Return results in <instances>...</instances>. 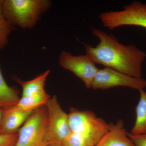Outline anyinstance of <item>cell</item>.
<instances>
[{
    "label": "cell",
    "instance_id": "obj_13",
    "mask_svg": "<svg viewBox=\"0 0 146 146\" xmlns=\"http://www.w3.org/2000/svg\"><path fill=\"white\" fill-rule=\"evenodd\" d=\"M20 99L18 90L7 85L0 68V108L4 110L13 107Z\"/></svg>",
    "mask_w": 146,
    "mask_h": 146
},
{
    "label": "cell",
    "instance_id": "obj_8",
    "mask_svg": "<svg viewBox=\"0 0 146 146\" xmlns=\"http://www.w3.org/2000/svg\"><path fill=\"white\" fill-rule=\"evenodd\" d=\"M59 63L65 70L70 71L79 78L86 88H91L94 77L99 69L88 55L74 56L70 52L62 51Z\"/></svg>",
    "mask_w": 146,
    "mask_h": 146
},
{
    "label": "cell",
    "instance_id": "obj_17",
    "mask_svg": "<svg viewBox=\"0 0 146 146\" xmlns=\"http://www.w3.org/2000/svg\"><path fill=\"white\" fill-rule=\"evenodd\" d=\"M128 136L135 146H146V133L133 134L128 132Z\"/></svg>",
    "mask_w": 146,
    "mask_h": 146
},
{
    "label": "cell",
    "instance_id": "obj_19",
    "mask_svg": "<svg viewBox=\"0 0 146 146\" xmlns=\"http://www.w3.org/2000/svg\"><path fill=\"white\" fill-rule=\"evenodd\" d=\"M3 115V109L0 108V131H1V125Z\"/></svg>",
    "mask_w": 146,
    "mask_h": 146
},
{
    "label": "cell",
    "instance_id": "obj_1",
    "mask_svg": "<svg viewBox=\"0 0 146 146\" xmlns=\"http://www.w3.org/2000/svg\"><path fill=\"white\" fill-rule=\"evenodd\" d=\"M92 34L99 39L96 47L85 45L86 54L95 64L104 65L125 74L141 78L145 52L133 44H121L113 35L92 28Z\"/></svg>",
    "mask_w": 146,
    "mask_h": 146
},
{
    "label": "cell",
    "instance_id": "obj_18",
    "mask_svg": "<svg viewBox=\"0 0 146 146\" xmlns=\"http://www.w3.org/2000/svg\"><path fill=\"white\" fill-rule=\"evenodd\" d=\"M45 146H63L62 144L54 142H50Z\"/></svg>",
    "mask_w": 146,
    "mask_h": 146
},
{
    "label": "cell",
    "instance_id": "obj_14",
    "mask_svg": "<svg viewBox=\"0 0 146 146\" xmlns=\"http://www.w3.org/2000/svg\"><path fill=\"white\" fill-rule=\"evenodd\" d=\"M140 99L136 108L135 123L130 133L133 134L146 133V92L139 91Z\"/></svg>",
    "mask_w": 146,
    "mask_h": 146
},
{
    "label": "cell",
    "instance_id": "obj_2",
    "mask_svg": "<svg viewBox=\"0 0 146 146\" xmlns=\"http://www.w3.org/2000/svg\"><path fill=\"white\" fill-rule=\"evenodd\" d=\"M50 3L47 0H2L3 12L12 26L31 28Z\"/></svg>",
    "mask_w": 146,
    "mask_h": 146
},
{
    "label": "cell",
    "instance_id": "obj_5",
    "mask_svg": "<svg viewBox=\"0 0 146 146\" xmlns=\"http://www.w3.org/2000/svg\"><path fill=\"white\" fill-rule=\"evenodd\" d=\"M105 27L113 29L122 26H136L146 29V3L134 1L119 11L102 12L99 16Z\"/></svg>",
    "mask_w": 146,
    "mask_h": 146
},
{
    "label": "cell",
    "instance_id": "obj_9",
    "mask_svg": "<svg viewBox=\"0 0 146 146\" xmlns=\"http://www.w3.org/2000/svg\"><path fill=\"white\" fill-rule=\"evenodd\" d=\"M109 124L108 131L95 146H135L128 136L122 120Z\"/></svg>",
    "mask_w": 146,
    "mask_h": 146
},
{
    "label": "cell",
    "instance_id": "obj_11",
    "mask_svg": "<svg viewBox=\"0 0 146 146\" xmlns=\"http://www.w3.org/2000/svg\"><path fill=\"white\" fill-rule=\"evenodd\" d=\"M50 72V70H48L33 79L29 81H23L16 76H13V79L22 87V96H33L45 91V82Z\"/></svg>",
    "mask_w": 146,
    "mask_h": 146
},
{
    "label": "cell",
    "instance_id": "obj_7",
    "mask_svg": "<svg viewBox=\"0 0 146 146\" xmlns=\"http://www.w3.org/2000/svg\"><path fill=\"white\" fill-rule=\"evenodd\" d=\"M127 87L140 91L146 88V80L127 75L111 68L99 69L94 77L91 89H105L112 87Z\"/></svg>",
    "mask_w": 146,
    "mask_h": 146
},
{
    "label": "cell",
    "instance_id": "obj_3",
    "mask_svg": "<svg viewBox=\"0 0 146 146\" xmlns=\"http://www.w3.org/2000/svg\"><path fill=\"white\" fill-rule=\"evenodd\" d=\"M68 114L71 132L81 136L87 146H95L108 131L109 124L90 110L72 108Z\"/></svg>",
    "mask_w": 146,
    "mask_h": 146
},
{
    "label": "cell",
    "instance_id": "obj_4",
    "mask_svg": "<svg viewBox=\"0 0 146 146\" xmlns=\"http://www.w3.org/2000/svg\"><path fill=\"white\" fill-rule=\"evenodd\" d=\"M48 113L46 106L33 111L18 131L15 146H45L47 137Z\"/></svg>",
    "mask_w": 146,
    "mask_h": 146
},
{
    "label": "cell",
    "instance_id": "obj_15",
    "mask_svg": "<svg viewBox=\"0 0 146 146\" xmlns=\"http://www.w3.org/2000/svg\"><path fill=\"white\" fill-rule=\"evenodd\" d=\"M12 27L4 15L2 0H0V50L8 44V37L12 31Z\"/></svg>",
    "mask_w": 146,
    "mask_h": 146
},
{
    "label": "cell",
    "instance_id": "obj_10",
    "mask_svg": "<svg viewBox=\"0 0 146 146\" xmlns=\"http://www.w3.org/2000/svg\"><path fill=\"white\" fill-rule=\"evenodd\" d=\"M33 112L21 111L13 107L3 110L0 133L12 134L17 133L19 128L24 124Z\"/></svg>",
    "mask_w": 146,
    "mask_h": 146
},
{
    "label": "cell",
    "instance_id": "obj_12",
    "mask_svg": "<svg viewBox=\"0 0 146 146\" xmlns=\"http://www.w3.org/2000/svg\"><path fill=\"white\" fill-rule=\"evenodd\" d=\"M51 97L46 91L33 96H22L18 104L13 107L22 111H34L46 106Z\"/></svg>",
    "mask_w": 146,
    "mask_h": 146
},
{
    "label": "cell",
    "instance_id": "obj_6",
    "mask_svg": "<svg viewBox=\"0 0 146 146\" xmlns=\"http://www.w3.org/2000/svg\"><path fill=\"white\" fill-rule=\"evenodd\" d=\"M46 106L48 113V141L62 144L71 133L68 114L62 109L56 96L51 97Z\"/></svg>",
    "mask_w": 146,
    "mask_h": 146
},
{
    "label": "cell",
    "instance_id": "obj_16",
    "mask_svg": "<svg viewBox=\"0 0 146 146\" xmlns=\"http://www.w3.org/2000/svg\"><path fill=\"white\" fill-rule=\"evenodd\" d=\"M18 136V132L12 134L0 133V146H15Z\"/></svg>",
    "mask_w": 146,
    "mask_h": 146
}]
</instances>
